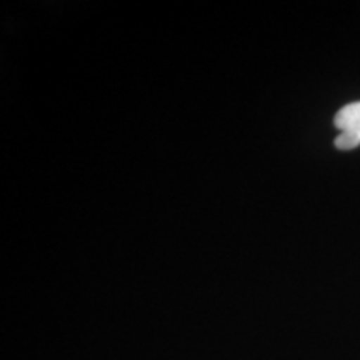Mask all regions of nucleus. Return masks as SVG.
I'll return each instance as SVG.
<instances>
[{
    "mask_svg": "<svg viewBox=\"0 0 360 360\" xmlns=\"http://www.w3.org/2000/svg\"><path fill=\"white\" fill-rule=\"evenodd\" d=\"M334 124L340 132H350L360 139V101L342 107L335 114Z\"/></svg>",
    "mask_w": 360,
    "mask_h": 360,
    "instance_id": "1",
    "label": "nucleus"
},
{
    "mask_svg": "<svg viewBox=\"0 0 360 360\" xmlns=\"http://www.w3.org/2000/svg\"><path fill=\"white\" fill-rule=\"evenodd\" d=\"M334 143L340 150H352V148H357L360 146V139L350 132H340L335 137Z\"/></svg>",
    "mask_w": 360,
    "mask_h": 360,
    "instance_id": "2",
    "label": "nucleus"
}]
</instances>
